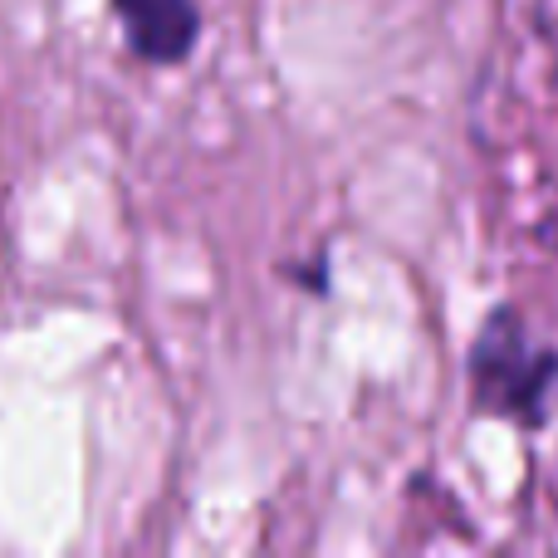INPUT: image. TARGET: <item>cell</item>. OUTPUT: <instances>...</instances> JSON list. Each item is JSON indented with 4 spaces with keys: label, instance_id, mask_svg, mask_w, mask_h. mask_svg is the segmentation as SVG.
I'll return each mask as SVG.
<instances>
[{
    "label": "cell",
    "instance_id": "cell-1",
    "mask_svg": "<svg viewBox=\"0 0 558 558\" xmlns=\"http://www.w3.org/2000/svg\"><path fill=\"white\" fill-rule=\"evenodd\" d=\"M475 373H481L485 397H495L500 407H514L524 416H539L544 387L558 377V357H530L510 318H495L490 338L475 353Z\"/></svg>",
    "mask_w": 558,
    "mask_h": 558
},
{
    "label": "cell",
    "instance_id": "cell-2",
    "mask_svg": "<svg viewBox=\"0 0 558 558\" xmlns=\"http://www.w3.org/2000/svg\"><path fill=\"white\" fill-rule=\"evenodd\" d=\"M118 20L128 29V45L147 59V64H177L192 54L202 15L196 0H113Z\"/></svg>",
    "mask_w": 558,
    "mask_h": 558
}]
</instances>
